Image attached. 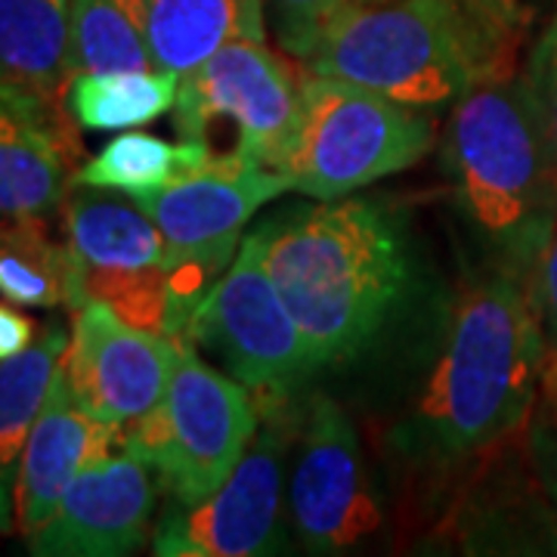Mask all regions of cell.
<instances>
[{
	"mask_svg": "<svg viewBox=\"0 0 557 557\" xmlns=\"http://www.w3.org/2000/svg\"><path fill=\"white\" fill-rule=\"evenodd\" d=\"M186 344L131 325L112 307L87 300L60 366L87 412L124 434L149 416L171 384Z\"/></svg>",
	"mask_w": 557,
	"mask_h": 557,
	"instance_id": "4fadbf2b",
	"label": "cell"
},
{
	"mask_svg": "<svg viewBox=\"0 0 557 557\" xmlns=\"http://www.w3.org/2000/svg\"><path fill=\"white\" fill-rule=\"evenodd\" d=\"M263 0H149V50L159 72L186 78L236 40H263Z\"/></svg>",
	"mask_w": 557,
	"mask_h": 557,
	"instance_id": "ac0fdd59",
	"label": "cell"
},
{
	"mask_svg": "<svg viewBox=\"0 0 557 557\" xmlns=\"http://www.w3.org/2000/svg\"><path fill=\"white\" fill-rule=\"evenodd\" d=\"M533 298H536L542 338H545L539 391L545 399L552 431H557V218L542 251H539L536 267H533Z\"/></svg>",
	"mask_w": 557,
	"mask_h": 557,
	"instance_id": "cb8c5ba5",
	"label": "cell"
},
{
	"mask_svg": "<svg viewBox=\"0 0 557 557\" xmlns=\"http://www.w3.org/2000/svg\"><path fill=\"white\" fill-rule=\"evenodd\" d=\"M490 38L496 35L456 0H369L329 22L304 62L319 78L437 109L486 81Z\"/></svg>",
	"mask_w": 557,
	"mask_h": 557,
	"instance_id": "3957f363",
	"label": "cell"
},
{
	"mask_svg": "<svg viewBox=\"0 0 557 557\" xmlns=\"http://www.w3.org/2000/svg\"><path fill=\"white\" fill-rule=\"evenodd\" d=\"M186 344L201 347L233 379L276 403L317 372L310 344L267 273L260 230L242 239L230 270L201 298Z\"/></svg>",
	"mask_w": 557,
	"mask_h": 557,
	"instance_id": "9c48e42d",
	"label": "cell"
},
{
	"mask_svg": "<svg viewBox=\"0 0 557 557\" xmlns=\"http://www.w3.org/2000/svg\"><path fill=\"white\" fill-rule=\"evenodd\" d=\"M295 193L292 177L239 156H211V161L164 186L134 199L156 220L174 260V322L171 338L186 344V329L201 298L214 288L242 245L245 223L267 201ZM189 347V344H186Z\"/></svg>",
	"mask_w": 557,
	"mask_h": 557,
	"instance_id": "52a82bcc",
	"label": "cell"
},
{
	"mask_svg": "<svg viewBox=\"0 0 557 557\" xmlns=\"http://www.w3.org/2000/svg\"><path fill=\"white\" fill-rule=\"evenodd\" d=\"M288 511L310 555H344L381 527L357 428L335 399L310 403L288 483Z\"/></svg>",
	"mask_w": 557,
	"mask_h": 557,
	"instance_id": "7c38bea8",
	"label": "cell"
},
{
	"mask_svg": "<svg viewBox=\"0 0 557 557\" xmlns=\"http://www.w3.org/2000/svg\"><path fill=\"white\" fill-rule=\"evenodd\" d=\"M38 332L40 329L35 319L10 307V300L0 304V362L28 350L38 341Z\"/></svg>",
	"mask_w": 557,
	"mask_h": 557,
	"instance_id": "4316f807",
	"label": "cell"
},
{
	"mask_svg": "<svg viewBox=\"0 0 557 557\" xmlns=\"http://www.w3.org/2000/svg\"><path fill=\"white\" fill-rule=\"evenodd\" d=\"M542 357L533 270L505 267L465 285L418 403L421 449L461 458L518 431L536 406Z\"/></svg>",
	"mask_w": 557,
	"mask_h": 557,
	"instance_id": "7a4b0ae2",
	"label": "cell"
},
{
	"mask_svg": "<svg viewBox=\"0 0 557 557\" xmlns=\"http://www.w3.org/2000/svg\"><path fill=\"white\" fill-rule=\"evenodd\" d=\"M223 119L233 121V149L263 168L282 171L300 131V84L292 65L267 50L263 40H236L196 72L180 78L174 127L183 139H201Z\"/></svg>",
	"mask_w": 557,
	"mask_h": 557,
	"instance_id": "30bf717a",
	"label": "cell"
},
{
	"mask_svg": "<svg viewBox=\"0 0 557 557\" xmlns=\"http://www.w3.org/2000/svg\"><path fill=\"white\" fill-rule=\"evenodd\" d=\"M263 428L233 474L201 502L183 505L168 498L152 527V552L159 557H260L288 545L282 518L285 498V418L276 399H263Z\"/></svg>",
	"mask_w": 557,
	"mask_h": 557,
	"instance_id": "8fae6325",
	"label": "cell"
},
{
	"mask_svg": "<svg viewBox=\"0 0 557 557\" xmlns=\"http://www.w3.org/2000/svg\"><path fill=\"white\" fill-rule=\"evenodd\" d=\"M156 483L134 453H112L84 468L50 520L25 536L38 557H127L152 539Z\"/></svg>",
	"mask_w": 557,
	"mask_h": 557,
	"instance_id": "5bb4252c",
	"label": "cell"
},
{
	"mask_svg": "<svg viewBox=\"0 0 557 557\" xmlns=\"http://www.w3.org/2000/svg\"><path fill=\"white\" fill-rule=\"evenodd\" d=\"M81 143L72 121L0 97V218L57 211L78 171Z\"/></svg>",
	"mask_w": 557,
	"mask_h": 557,
	"instance_id": "2e32d148",
	"label": "cell"
},
{
	"mask_svg": "<svg viewBox=\"0 0 557 557\" xmlns=\"http://www.w3.org/2000/svg\"><path fill=\"white\" fill-rule=\"evenodd\" d=\"M149 0H72L69 75L149 72Z\"/></svg>",
	"mask_w": 557,
	"mask_h": 557,
	"instance_id": "ffe728a7",
	"label": "cell"
},
{
	"mask_svg": "<svg viewBox=\"0 0 557 557\" xmlns=\"http://www.w3.org/2000/svg\"><path fill=\"white\" fill-rule=\"evenodd\" d=\"M69 347L62 325L47 322L38 341L0 362V536L16 530V474L25 440Z\"/></svg>",
	"mask_w": 557,
	"mask_h": 557,
	"instance_id": "d6986e66",
	"label": "cell"
},
{
	"mask_svg": "<svg viewBox=\"0 0 557 557\" xmlns=\"http://www.w3.org/2000/svg\"><path fill=\"white\" fill-rule=\"evenodd\" d=\"M555 189H557V174H555Z\"/></svg>",
	"mask_w": 557,
	"mask_h": 557,
	"instance_id": "4dcf8cb0",
	"label": "cell"
},
{
	"mask_svg": "<svg viewBox=\"0 0 557 557\" xmlns=\"http://www.w3.org/2000/svg\"><path fill=\"white\" fill-rule=\"evenodd\" d=\"M461 10H468L474 20L486 28V32H493L498 38V32H502V25L515 16V10L508 7V0H456Z\"/></svg>",
	"mask_w": 557,
	"mask_h": 557,
	"instance_id": "83f0119b",
	"label": "cell"
},
{
	"mask_svg": "<svg viewBox=\"0 0 557 557\" xmlns=\"http://www.w3.org/2000/svg\"><path fill=\"white\" fill-rule=\"evenodd\" d=\"M211 156L214 152L201 139L168 143L152 134H121L109 146H102L97 159L78 168L75 183L115 189V193H127L131 199H143L205 168Z\"/></svg>",
	"mask_w": 557,
	"mask_h": 557,
	"instance_id": "7402d4cb",
	"label": "cell"
},
{
	"mask_svg": "<svg viewBox=\"0 0 557 557\" xmlns=\"http://www.w3.org/2000/svg\"><path fill=\"white\" fill-rule=\"evenodd\" d=\"M446 171L468 220L498 242L515 267L533 270L555 226V168L518 81L486 78L453 109Z\"/></svg>",
	"mask_w": 557,
	"mask_h": 557,
	"instance_id": "277c9868",
	"label": "cell"
},
{
	"mask_svg": "<svg viewBox=\"0 0 557 557\" xmlns=\"http://www.w3.org/2000/svg\"><path fill=\"white\" fill-rule=\"evenodd\" d=\"M115 446H124V431L81 406L60 366L20 458L16 530L22 539L40 530L69 483L94 461L112 456Z\"/></svg>",
	"mask_w": 557,
	"mask_h": 557,
	"instance_id": "9a60e30c",
	"label": "cell"
},
{
	"mask_svg": "<svg viewBox=\"0 0 557 557\" xmlns=\"http://www.w3.org/2000/svg\"><path fill=\"white\" fill-rule=\"evenodd\" d=\"M258 230L267 273L317 369L369 347L406 285L397 220L375 201L332 199L292 208Z\"/></svg>",
	"mask_w": 557,
	"mask_h": 557,
	"instance_id": "6da1fadb",
	"label": "cell"
},
{
	"mask_svg": "<svg viewBox=\"0 0 557 557\" xmlns=\"http://www.w3.org/2000/svg\"><path fill=\"white\" fill-rule=\"evenodd\" d=\"M437 139L434 119L416 106L335 78L300 81V131L285 174L300 196L344 199L412 168Z\"/></svg>",
	"mask_w": 557,
	"mask_h": 557,
	"instance_id": "5b68a950",
	"label": "cell"
},
{
	"mask_svg": "<svg viewBox=\"0 0 557 557\" xmlns=\"http://www.w3.org/2000/svg\"><path fill=\"white\" fill-rule=\"evenodd\" d=\"M508 7H511V10H515V7H518V0H508Z\"/></svg>",
	"mask_w": 557,
	"mask_h": 557,
	"instance_id": "f546056e",
	"label": "cell"
},
{
	"mask_svg": "<svg viewBox=\"0 0 557 557\" xmlns=\"http://www.w3.org/2000/svg\"><path fill=\"white\" fill-rule=\"evenodd\" d=\"M177 87V75L159 69L75 75L65 90V112L84 131H131L171 112Z\"/></svg>",
	"mask_w": 557,
	"mask_h": 557,
	"instance_id": "603a6c76",
	"label": "cell"
},
{
	"mask_svg": "<svg viewBox=\"0 0 557 557\" xmlns=\"http://www.w3.org/2000/svg\"><path fill=\"white\" fill-rule=\"evenodd\" d=\"M69 3L0 0V97L25 102L57 121L69 90Z\"/></svg>",
	"mask_w": 557,
	"mask_h": 557,
	"instance_id": "e0dca14e",
	"label": "cell"
},
{
	"mask_svg": "<svg viewBox=\"0 0 557 557\" xmlns=\"http://www.w3.org/2000/svg\"><path fill=\"white\" fill-rule=\"evenodd\" d=\"M62 208V233L72 258L69 310L87 300L112 307L131 325L171 338L174 260L168 242L137 201L75 183Z\"/></svg>",
	"mask_w": 557,
	"mask_h": 557,
	"instance_id": "ba28073f",
	"label": "cell"
},
{
	"mask_svg": "<svg viewBox=\"0 0 557 557\" xmlns=\"http://www.w3.org/2000/svg\"><path fill=\"white\" fill-rule=\"evenodd\" d=\"M263 3L276 28L278 47L298 60H307L322 32L329 28V22L341 16L347 7L369 0H263Z\"/></svg>",
	"mask_w": 557,
	"mask_h": 557,
	"instance_id": "d4e9b609",
	"label": "cell"
},
{
	"mask_svg": "<svg viewBox=\"0 0 557 557\" xmlns=\"http://www.w3.org/2000/svg\"><path fill=\"white\" fill-rule=\"evenodd\" d=\"M72 292V258L47 214L0 218V298L16 307H60Z\"/></svg>",
	"mask_w": 557,
	"mask_h": 557,
	"instance_id": "44dd1931",
	"label": "cell"
},
{
	"mask_svg": "<svg viewBox=\"0 0 557 557\" xmlns=\"http://www.w3.org/2000/svg\"><path fill=\"white\" fill-rule=\"evenodd\" d=\"M545 478H548V486L557 498V431H552V437L545 440Z\"/></svg>",
	"mask_w": 557,
	"mask_h": 557,
	"instance_id": "f1b7e54d",
	"label": "cell"
},
{
	"mask_svg": "<svg viewBox=\"0 0 557 557\" xmlns=\"http://www.w3.org/2000/svg\"><path fill=\"white\" fill-rule=\"evenodd\" d=\"M523 87H527L533 115H536L539 131L545 139L548 161L557 174V20L548 25V32L536 44Z\"/></svg>",
	"mask_w": 557,
	"mask_h": 557,
	"instance_id": "484cf974",
	"label": "cell"
},
{
	"mask_svg": "<svg viewBox=\"0 0 557 557\" xmlns=\"http://www.w3.org/2000/svg\"><path fill=\"white\" fill-rule=\"evenodd\" d=\"M255 434L258 409L245 384L183 347L164 399L124 434V449L159 474L164 496L193 505L233 474Z\"/></svg>",
	"mask_w": 557,
	"mask_h": 557,
	"instance_id": "8992f818",
	"label": "cell"
}]
</instances>
